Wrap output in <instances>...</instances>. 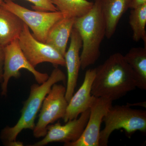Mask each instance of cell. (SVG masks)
<instances>
[{
    "instance_id": "6da1fadb",
    "label": "cell",
    "mask_w": 146,
    "mask_h": 146,
    "mask_svg": "<svg viewBox=\"0 0 146 146\" xmlns=\"http://www.w3.org/2000/svg\"><path fill=\"white\" fill-rule=\"evenodd\" d=\"M95 70L91 94L96 98H106L113 102L136 88L133 71L121 53L111 55Z\"/></svg>"
},
{
    "instance_id": "7a4b0ae2",
    "label": "cell",
    "mask_w": 146,
    "mask_h": 146,
    "mask_svg": "<svg viewBox=\"0 0 146 146\" xmlns=\"http://www.w3.org/2000/svg\"><path fill=\"white\" fill-rule=\"evenodd\" d=\"M66 79L65 74L56 67L46 81L41 84H34L31 85L29 96L24 102L18 121L13 126H7L1 131L0 138L3 145L7 146L11 142L16 141L18 134L24 129L33 130L36 115L41 109L45 97L54 84L60 82H65Z\"/></svg>"
},
{
    "instance_id": "3957f363",
    "label": "cell",
    "mask_w": 146,
    "mask_h": 146,
    "mask_svg": "<svg viewBox=\"0 0 146 146\" xmlns=\"http://www.w3.org/2000/svg\"><path fill=\"white\" fill-rule=\"evenodd\" d=\"M94 3L91 10L84 16L75 18L74 25L82 41L80 57L82 70L94 65L99 59L101 44L106 36V27L101 0H95Z\"/></svg>"
},
{
    "instance_id": "277c9868",
    "label": "cell",
    "mask_w": 146,
    "mask_h": 146,
    "mask_svg": "<svg viewBox=\"0 0 146 146\" xmlns=\"http://www.w3.org/2000/svg\"><path fill=\"white\" fill-rule=\"evenodd\" d=\"M105 127L100 133L99 146H107L115 130L123 129L128 136L146 131V111L133 109L128 104L111 106L103 119Z\"/></svg>"
},
{
    "instance_id": "5b68a950",
    "label": "cell",
    "mask_w": 146,
    "mask_h": 146,
    "mask_svg": "<svg viewBox=\"0 0 146 146\" xmlns=\"http://www.w3.org/2000/svg\"><path fill=\"white\" fill-rule=\"evenodd\" d=\"M1 5L16 14L32 31L35 38L45 43L47 34L52 27L63 16L60 11L31 10L13 2L3 0Z\"/></svg>"
},
{
    "instance_id": "8992f818",
    "label": "cell",
    "mask_w": 146,
    "mask_h": 146,
    "mask_svg": "<svg viewBox=\"0 0 146 146\" xmlns=\"http://www.w3.org/2000/svg\"><path fill=\"white\" fill-rule=\"evenodd\" d=\"M5 53L3 81L1 83L2 96H6L9 82L11 78H18L21 76L20 70L24 69L31 72L39 84L44 83L48 78V75L36 70L29 62L21 50L18 39H14L4 47Z\"/></svg>"
},
{
    "instance_id": "52a82bcc",
    "label": "cell",
    "mask_w": 146,
    "mask_h": 146,
    "mask_svg": "<svg viewBox=\"0 0 146 146\" xmlns=\"http://www.w3.org/2000/svg\"><path fill=\"white\" fill-rule=\"evenodd\" d=\"M65 92L66 87L62 84L56 83L52 87L43 101L39 119L33 130L35 138L44 137L48 125L64 118L68 104Z\"/></svg>"
},
{
    "instance_id": "ba28073f",
    "label": "cell",
    "mask_w": 146,
    "mask_h": 146,
    "mask_svg": "<svg viewBox=\"0 0 146 146\" xmlns=\"http://www.w3.org/2000/svg\"><path fill=\"white\" fill-rule=\"evenodd\" d=\"M18 39L25 56L34 68L44 62L65 66L64 56L52 47L35 39L25 24Z\"/></svg>"
},
{
    "instance_id": "9c48e42d",
    "label": "cell",
    "mask_w": 146,
    "mask_h": 146,
    "mask_svg": "<svg viewBox=\"0 0 146 146\" xmlns=\"http://www.w3.org/2000/svg\"><path fill=\"white\" fill-rule=\"evenodd\" d=\"M89 115L90 109L82 113L78 118L69 120L65 125H62L59 121L49 125L44 138L31 146H44L53 142H61L65 144L77 141L86 127Z\"/></svg>"
},
{
    "instance_id": "30bf717a",
    "label": "cell",
    "mask_w": 146,
    "mask_h": 146,
    "mask_svg": "<svg viewBox=\"0 0 146 146\" xmlns=\"http://www.w3.org/2000/svg\"><path fill=\"white\" fill-rule=\"evenodd\" d=\"M112 101L106 98H96L90 108L89 119L80 138L65 146H99L100 128L103 119Z\"/></svg>"
},
{
    "instance_id": "8fae6325",
    "label": "cell",
    "mask_w": 146,
    "mask_h": 146,
    "mask_svg": "<svg viewBox=\"0 0 146 146\" xmlns=\"http://www.w3.org/2000/svg\"><path fill=\"white\" fill-rule=\"evenodd\" d=\"M95 74V69H89L86 71L83 83L68 102L63 118L64 122L78 117L82 113L90 109L96 98L91 94Z\"/></svg>"
},
{
    "instance_id": "7c38bea8",
    "label": "cell",
    "mask_w": 146,
    "mask_h": 146,
    "mask_svg": "<svg viewBox=\"0 0 146 146\" xmlns=\"http://www.w3.org/2000/svg\"><path fill=\"white\" fill-rule=\"evenodd\" d=\"M70 37V47L64 56L68 72L65 98L68 102L74 95L77 83L79 73L81 68L80 51L82 47L81 37L77 31L74 28Z\"/></svg>"
},
{
    "instance_id": "4fadbf2b",
    "label": "cell",
    "mask_w": 146,
    "mask_h": 146,
    "mask_svg": "<svg viewBox=\"0 0 146 146\" xmlns=\"http://www.w3.org/2000/svg\"><path fill=\"white\" fill-rule=\"evenodd\" d=\"M131 2V0H101L107 39H110L115 34L120 19L130 7Z\"/></svg>"
},
{
    "instance_id": "5bb4252c",
    "label": "cell",
    "mask_w": 146,
    "mask_h": 146,
    "mask_svg": "<svg viewBox=\"0 0 146 146\" xmlns=\"http://www.w3.org/2000/svg\"><path fill=\"white\" fill-rule=\"evenodd\" d=\"M75 18L63 17L50 29L45 43L64 56Z\"/></svg>"
},
{
    "instance_id": "9a60e30c",
    "label": "cell",
    "mask_w": 146,
    "mask_h": 146,
    "mask_svg": "<svg viewBox=\"0 0 146 146\" xmlns=\"http://www.w3.org/2000/svg\"><path fill=\"white\" fill-rule=\"evenodd\" d=\"M24 23L16 14L0 5V45L5 46L18 39Z\"/></svg>"
},
{
    "instance_id": "2e32d148",
    "label": "cell",
    "mask_w": 146,
    "mask_h": 146,
    "mask_svg": "<svg viewBox=\"0 0 146 146\" xmlns=\"http://www.w3.org/2000/svg\"><path fill=\"white\" fill-rule=\"evenodd\" d=\"M135 76L136 87L146 90V47L131 49L124 56Z\"/></svg>"
},
{
    "instance_id": "e0dca14e",
    "label": "cell",
    "mask_w": 146,
    "mask_h": 146,
    "mask_svg": "<svg viewBox=\"0 0 146 146\" xmlns=\"http://www.w3.org/2000/svg\"><path fill=\"white\" fill-rule=\"evenodd\" d=\"M63 17L78 18L88 13L94 2L87 0H51Z\"/></svg>"
},
{
    "instance_id": "ac0fdd59",
    "label": "cell",
    "mask_w": 146,
    "mask_h": 146,
    "mask_svg": "<svg viewBox=\"0 0 146 146\" xmlns=\"http://www.w3.org/2000/svg\"><path fill=\"white\" fill-rule=\"evenodd\" d=\"M129 23L133 31V39L135 42L143 40L146 46V4L131 9Z\"/></svg>"
},
{
    "instance_id": "d6986e66",
    "label": "cell",
    "mask_w": 146,
    "mask_h": 146,
    "mask_svg": "<svg viewBox=\"0 0 146 146\" xmlns=\"http://www.w3.org/2000/svg\"><path fill=\"white\" fill-rule=\"evenodd\" d=\"M33 4L32 6L34 10L44 11H57L55 6L52 3L51 0H26Z\"/></svg>"
},
{
    "instance_id": "ffe728a7",
    "label": "cell",
    "mask_w": 146,
    "mask_h": 146,
    "mask_svg": "<svg viewBox=\"0 0 146 146\" xmlns=\"http://www.w3.org/2000/svg\"><path fill=\"white\" fill-rule=\"evenodd\" d=\"M4 47L0 45V84L2 83L4 66L5 53Z\"/></svg>"
},
{
    "instance_id": "44dd1931",
    "label": "cell",
    "mask_w": 146,
    "mask_h": 146,
    "mask_svg": "<svg viewBox=\"0 0 146 146\" xmlns=\"http://www.w3.org/2000/svg\"><path fill=\"white\" fill-rule=\"evenodd\" d=\"M145 4H146V0H131L129 8L133 9Z\"/></svg>"
},
{
    "instance_id": "7402d4cb",
    "label": "cell",
    "mask_w": 146,
    "mask_h": 146,
    "mask_svg": "<svg viewBox=\"0 0 146 146\" xmlns=\"http://www.w3.org/2000/svg\"><path fill=\"white\" fill-rule=\"evenodd\" d=\"M23 146V143L21 141H14L11 142L7 146Z\"/></svg>"
},
{
    "instance_id": "603a6c76",
    "label": "cell",
    "mask_w": 146,
    "mask_h": 146,
    "mask_svg": "<svg viewBox=\"0 0 146 146\" xmlns=\"http://www.w3.org/2000/svg\"><path fill=\"white\" fill-rule=\"evenodd\" d=\"M3 1V0H0V4Z\"/></svg>"
}]
</instances>
